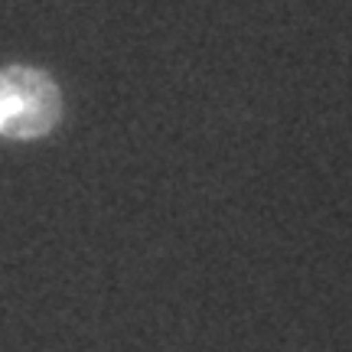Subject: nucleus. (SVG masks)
Segmentation results:
<instances>
[{
  "label": "nucleus",
  "instance_id": "obj_1",
  "mask_svg": "<svg viewBox=\"0 0 352 352\" xmlns=\"http://www.w3.org/2000/svg\"><path fill=\"white\" fill-rule=\"evenodd\" d=\"M65 124V91L59 76L39 63H0V144L39 147Z\"/></svg>",
  "mask_w": 352,
  "mask_h": 352
}]
</instances>
